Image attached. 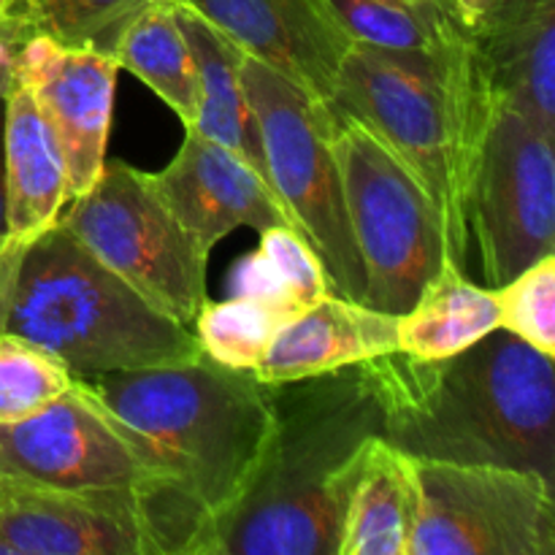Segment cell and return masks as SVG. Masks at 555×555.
<instances>
[{
	"instance_id": "obj_1",
	"label": "cell",
	"mask_w": 555,
	"mask_h": 555,
	"mask_svg": "<svg viewBox=\"0 0 555 555\" xmlns=\"http://www.w3.org/2000/svg\"><path fill=\"white\" fill-rule=\"evenodd\" d=\"M108 417L141 482L135 509L150 555H211L269 434V385L206 356L173 366L74 377Z\"/></svg>"
},
{
	"instance_id": "obj_2",
	"label": "cell",
	"mask_w": 555,
	"mask_h": 555,
	"mask_svg": "<svg viewBox=\"0 0 555 555\" xmlns=\"http://www.w3.org/2000/svg\"><path fill=\"white\" fill-rule=\"evenodd\" d=\"M385 410L369 363L269 385V434L211 555H339L347 502Z\"/></svg>"
},
{
	"instance_id": "obj_3",
	"label": "cell",
	"mask_w": 555,
	"mask_h": 555,
	"mask_svg": "<svg viewBox=\"0 0 555 555\" xmlns=\"http://www.w3.org/2000/svg\"><path fill=\"white\" fill-rule=\"evenodd\" d=\"M555 358L496 328L442 361L396 350L369 369L385 439L417 461L537 472L555 486Z\"/></svg>"
},
{
	"instance_id": "obj_4",
	"label": "cell",
	"mask_w": 555,
	"mask_h": 555,
	"mask_svg": "<svg viewBox=\"0 0 555 555\" xmlns=\"http://www.w3.org/2000/svg\"><path fill=\"white\" fill-rule=\"evenodd\" d=\"M3 331L41 347L74 377L204 356L193 328L144 301L60 222L27 247Z\"/></svg>"
},
{
	"instance_id": "obj_5",
	"label": "cell",
	"mask_w": 555,
	"mask_h": 555,
	"mask_svg": "<svg viewBox=\"0 0 555 555\" xmlns=\"http://www.w3.org/2000/svg\"><path fill=\"white\" fill-rule=\"evenodd\" d=\"M242 81L258 125L271 190L323 263L331 293L363 304L366 276L347 222L328 101L309 95L253 57H244Z\"/></svg>"
},
{
	"instance_id": "obj_6",
	"label": "cell",
	"mask_w": 555,
	"mask_h": 555,
	"mask_svg": "<svg viewBox=\"0 0 555 555\" xmlns=\"http://www.w3.org/2000/svg\"><path fill=\"white\" fill-rule=\"evenodd\" d=\"M331 114L347 222L366 276L363 304L404 314L448 263L439 211L399 157L356 119L334 106Z\"/></svg>"
},
{
	"instance_id": "obj_7",
	"label": "cell",
	"mask_w": 555,
	"mask_h": 555,
	"mask_svg": "<svg viewBox=\"0 0 555 555\" xmlns=\"http://www.w3.org/2000/svg\"><path fill=\"white\" fill-rule=\"evenodd\" d=\"M68 204L60 225L144 301L193 328L211 253L168 209L155 177L106 160L95 184Z\"/></svg>"
},
{
	"instance_id": "obj_8",
	"label": "cell",
	"mask_w": 555,
	"mask_h": 555,
	"mask_svg": "<svg viewBox=\"0 0 555 555\" xmlns=\"http://www.w3.org/2000/svg\"><path fill=\"white\" fill-rule=\"evenodd\" d=\"M406 555H555L553 482L493 464L417 461Z\"/></svg>"
},
{
	"instance_id": "obj_9",
	"label": "cell",
	"mask_w": 555,
	"mask_h": 555,
	"mask_svg": "<svg viewBox=\"0 0 555 555\" xmlns=\"http://www.w3.org/2000/svg\"><path fill=\"white\" fill-rule=\"evenodd\" d=\"M469 236L488 287L555 253L553 135L499 106L469 193Z\"/></svg>"
},
{
	"instance_id": "obj_10",
	"label": "cell",
	"mask_w": 555,
	"mask_h": 555,
	"mask_svg": "<svg viewBox=\"0 0 555 555\" xmlns=\"http://www.w3.org/2000/svg\"><path fill=\"white\" fill-rule=\"evenodd\" d=\"M328 103L410 168L437 206L444 236L450 220L448 144L428 54L352 43Z\"/></svg>"
},
{
	"instance_id": "obj_11",
	"label": "cell",
	"mask_w": 555,
	"mask_h": 555,
	"mask_svg": "<svg viewBox=\"0 0 555 555\" xmlns=\"http://www.w3.org/2000/svg\"><path fill=\"white\" fill-rule=\"evenodd\" d=\"M119 63L92 49H65L33 36L16 49L11 79L27 87L57 139L68 177V201L95 184L106 166Z\"/></svg>"
},
{
	"instance_id": "obj_12",
	"label": "cell",
	"mask_w": 555,
	"mask_h": 555,
	"mask_svg": "<svg viewBox=\"0 0 555 555\" xmlns=\"http://www.w3.org/2000/svg\"><path fill=\"white\" fill-rule=\"evenodd\" d=\"M0 477L135 499L141 469L108 417L70 388L27 421L0 426Z\"/></svg>"
},
{
	"instance_id": "obj_13",
	"label": "cell",
	"mask_w": 555,
	"mask_h": 555,
	"mask_svg": "<svg viewBox=\"0 0 555 555\" xmlns=\"http://www.w3.org/2000/svg\"><path fill=\"white\" fill-rule=\"evenodd\" d=\"M0 555H150L133 493L0 477Z\"/></svg>"
},
{
	"instance_id": "obj_14",
	"label": "cell",
	"mask_w": 555,
	"mask_h": 555,
	"mask_svg": "<svg viewBox=\"0 0 555 555\" xmlns=\"http://www.w3.org/2000/svg\"><path fill=\"white\" fill-rule=\"evenodd\" d=\"M247 57L269 65L309 95L331 101L352 38L331 0H182Z\"/></svg>"
},
{
	"instance_id": "obj_15",
	"label": "cell",
	"mask_w": 555,
	"mask_h": 555,
	"mask_svg": "<svg viewBox=\"0 0 555 555\" xmlns=\"http://www.w3.org/2000/svg\"><path fill=\"white\" fill-rule=\"evenodd\" d=\"M152 177L168 209L209 253L236 228H293L271 184L242 155L190 125L173 160Z\"/></svg>"
},
{
	"instance_id": "obj_16",
	"label": "cell",
	"mask_w": 555,
	"mask_h": 555,
	"mask_svg": "<svg viewBox=\"0 0 555 555\" xmlns=\"http://www.w3.org/2000/svg\"><path fill=\"white\" fill-rule=\"evenodd\" d=\"M442 112L444 144H448L450 220L444 233V255L455 269H466L469 253V193L475 182L482 146L499 112V98L488 81L477 54L472 27L461 20L444 30L428 52Z\"/></svg>"
},
{
	"instance_id": "obj_17",
	"label": "cell",
	"mask_w": 555,
	"mask_h": 555,
	"mask_svg": "<svg viewBox=\"0 0 555 555\" xmlns=\"http://www.w3.org/2000/svg\"><path fill=\"white\" fill-rule=\"evenodd\" d=\"M472 38L499 103L555 139V0H491Z\"/></svg>"
},
{
	"instance_id": "obj_18",
	"label": "cell",
	"mask_w": 555,
	"mask_h": 555,
	"mask_svg": "<svg viewBox=\"0 0 555 555\" xmlns=\"http://www.w3.org/2000/svg\"><path fill=\"white\" fill-rule=\"evenodd\" d=\"M396 350L399 314L328 293L282 323L253 374L263 385H280L356 366Z\"/></svg>"
},
{
	"instance_id": "obj_19",
	"label": "cell",
	"mask_w": 555,
	"mask_h": 555,
	"mask_svg": "<svg viewBox=\"0 0 555 555\" xmlns=\"http://www.w3.org/2000/svg\"><path fill=\"white\" fill-rule=\"evenodd\" d=\"M3 188L9 242L22 255L68 204V177L52 128L30 90L11 79L3 95Z\"/></svg>"
},
{
	"instance_id": "obj_20",
	"label": "cell",
	"mask_w": 555,
	"mask_h": 555,
	"mask_svg": "<svg viewBox=\"0 0 555 555\" xmlns=\"http://www.w3.org/2000/svg\"><path fill=\"white\" fill-rule=\"evenodd\" d=\"M177 20L193 52L195 85H198V108L190 128L242 155L269 182L258 125L242 81V65L247 54L182 0H177Z\"/></svg>"
},
{
	"instance_id": "obj_21",
	"label": "cell",
	"mask_w": 555,
	"mask_h": 555,
	"mask_svg": "<svg viewBox=\"0 0 555 555\" xmlns=\"http://www.w3.org/2000/svg\"><path fill=\"white\" fill-rule=\"evenodd\" d=\"M415 518V459L374 437L347 502L339 555H406Z\"/></svg>"
},
{
	"instance_id": "obj_22",
	"label": "cell",
	"mask_w": 555,
	"mask_h": 555,
	"mask_svg": "<svg viewBox=\"0 0 555 555\" xmlns=\"http://www.w3.org/2000/svg\"><path fill=\"white\" fill-rule=\"evenodd\" d=\"M499 328L496 287L475 285L464 271L444 263L404 314H399V350L423 361L459 356Z\"/></svg>"
},
{
	"instance_id": "obj_23",
	"label": "cell",
	"mask_w": 555,
	"mask_h": 555,
	"mask_svg": "<svg viewBox=\"0 0 555 555\" xmlns=\"http://www.w3.org/2000/svg\"><path fill=\"white\" fill-rule=\"evenodd\" d=\"M114 60L119 68L144 81L182 119V125L195 122V63L177 20V0H152L128 25Z\"/></svg>"
},
{
	"instance_id": "obj_24",
	"label": "cell",
	"mask_w": 555,
	"mask_h": 555,
	"mask_svg": "<svg viewBox=\"0 0 555 555\" xmlns=\"http://www.w3.org/2000/svg\"><path fill=\"white\" fill-rule=\"evenodd\" d=\"M152 0H11L0 16V33L16 47L33 36H47L65 49L117 54L130 22Z\"/></svg>"
},
{
	"instance_id": "obj_25",
	"label": "cell",
	"mask_w": 555,
	"mask_h": 555,
	"mask_svg": "<svg viewBox=\"0 0 555 555\" xmlns=\"http://www.w3.org/2000/svg\"><path fill=\"white\" fill-rule=\"evenodd\" d=\"M352 43H369L390 52L428 54L453 20V0L388 3V0H331Z\"/></svg>"
},
{
	"instance_id": "obj_26",
	"label": "cell",
	"mask_w": 555,
	"mask_h": 555,
	"mask_svg": "<svg viewBox=\"0 0 555 555\" xmlns=\"http://www.w3.org/2000/svg\"><path fill=\"white\" fill-rule=\"evenodd\" d=\"M287 318L291 314L253 298L231 296L215 304L206 298L195 314L193 334L209 361L238 372H255Z\"/></svg>"
},
{
	"instance_id": "obj_27",
	"label": "cell",
	"mask_w": 555,
	"mask_h": 555,
	"mask_svg": "<svg viewBox=\"0 0 555 555\" xmlns=\"http://www.w3.org/2000/svg\"><path fill=\"white\" fill-rule=\"evenodd\" d=\"M74 388V374L22 336L0 334V426L33 417Z\"/></svg>"
},
{
	"instance_id": "obj_28",
	"label": "cell",
	"mask_w": 555,
	"mask_h": 555,
	"mask_svg": "<svg viewBox=\"0 0 555 555\" xmlns=\"http://www.w3.org/2000/svg\"><path fill=\"white\" fill-rule=\"evenodd\" d=\"M499 328L555 358V253L496 287Z\"/></svg>"
},
{
	"instance_id": "obj_29",
	"label": "cell",
	"mask_w": 555,
	"mask_h": 555,
	"mask_svg": "<svg viewBox=\"0 0 555 555\" xmlns=\"http://www.w3.org/2000/svg\"><path fill=\"white\" fill-rule=\"evenodd\" d=\"M258 249L269 258V263L274 266V271L287 285V291H291L298 309L309 307V304L320 301V298L331 293L323 263H320L314 249L309 247V242L296 231V228H266V231H260Z\"/></svg>"
},
{
	"instance_id": "obj_30",
	"label": "cell",
	"mask_w": 555,
	"mask_h": 555,
	"mask_svg": "<svg viewBox=\"0 0 555 555\" xmlns=\"http://www.w3.org/2000/svg\"><path fill=\"white\" fill-rule=\"evenodd\" d=\"M231 293L242 298H253V301L269 304V307L280 309L285 314H296L298 304L293 301L291 291H287L285 282L280 280V274L274 271V266L269 263L260 249L244 255L233 263L231 269Z\"/></svg>"
},
{
	"instance_id": "obj_31",
	"label": "cell",
	"mask_w": 555,
	"mask_h": 555,
	"mask_svg": "<svg viewBox=\"0 0 555 555\" xmlns=\"http://www.w3.org/2000/svg\"><path fill=\"white\" fill-rule=\"evenodd\" d=\"M25 255L9 242V222H5V188H3V98H0V334H3L5 314L11 307L16 271Z\"/></svg>"
},
{
	"instance_id": "obj_32",
	"label": "cell",
	"mask_w": 555,
	"mask_h": 555,
	"mask_svg": "<svg viewBox=\"0 0 555 555\" xmlns=\"http://www.w3.org/2000/svg\"><path fill=\"white\" fill-rule=\"evenodd\" d=\"M488 5H491V0H453L455 14H459V20L469 27L477 25V20L486 14Z\"/></svg>"
},
{
	"instance_id": "obj_33",
	"label": "cell",
	"mask_w": 555,
	"mask_h": 555,
	"mask_svg": "<svg viewBox=\"0 0 555 555\" xmlns=\"http://www.w3.org/2000/svg\"><path fill=\"white\" fill-rule=\"evenodd\" d=\"M9 87H11V70L9 68H0V98H3L5 92H9Z\"/></svg>"
},
{
	"instance_id": "obj_34",
	"label": "cell",
	"mask_w": 555,
	"mask_h": 555,
	"mask_svg": "<svg viewBox=\"0 0 555 555\" xmlns=\"http://www.w3.org/2000/svg\"><path fill=\"white\" fill-rule=\"evenodd\" d=\"M9 3H11V0H0V16L5 14V9H9Z\"/></svg>"
},
{
	"instance_id": "obj_35",
	"label": "cell",
	"mask_w": 555,
	"mask_h": 555,
	"mask_svg": "<svg viewBox=\"0 0 555 555\" xmlns=\"http://www.w3.org/2000/svg\"><path fill=\"white\" fill-rule=\"evenodd\" d=\"M388 3H423V0H388Z\"/></svg>"
}]
</instances>
